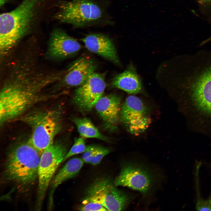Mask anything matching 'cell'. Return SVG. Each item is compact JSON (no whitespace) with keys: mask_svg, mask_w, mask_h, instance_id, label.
<instances>
[{"mask_svg":"<svg viewBox=\"0 0 211 211\" xmlns=\"http://www.w3.org/2000/svg\"><path fill=\"white\" fill-rule=\"evenodd\" d=\"M211 40V36L201 42L200 44V46H202Z\"/></svg>","mask_w":211,"mask_h":211,"instance_id":"cell-25","label":"cell"},{"mask_svg":"<svg viewBox=\"0 0 211 211\" xmlns=\"http://www.w3.org/2000/svg\"><path fill=\"white\" fill-rule=\"evenodd\" d=\"M73 122L81 137L83 138H95L109 142V138L101 134L91 120L86 118H75Z\"/></svg>","mask_w":211,"mask_h":211,"instance_id":"cell-18","label":"cell"},{"mask_svg":"<svg viewBox=\"0 0 211 211\" xmlns=\"http://www.w3.org/2000/svg\"><path fill=\"white\" fill-rule=\"evenodd\" d=\"M87 148L83 138H75L74 144L66 155L63 162L74 155L83 153Z\"/></svg>","mask_w":211,"mask_h":211,"instance_id":"cell-19","label":"cell"},{"mask_svg":"<svg viewBox=\"0 0 211 211\" xmlns=\"http://www.w3.org/2000/svg\"><path fill=\"white\" fill-rule=\"evenodd\" d=\"M98 147L92 145L87 146L86 149L83 153L81 158L85 163L89 164Z\"/></svg>","mask_w":211,"mask_h":211,"instance_id":"cell-22","label":"cell"},{"mask_svg":"<svg viewBox=\"0 0 211 211\" xmlns=\"http://www.w3.org/2000/svg\"><path fill=\"white\" fill-rule=\"evenodd\" d=\"M110 152V150L108 148L98 146L89 164L94 166L98 165L100 162L103 158Z\"/></svg>","mask_w":211,"mask_h":211,"instance_id":"cell-21","label":"cell"},{"mask_svg":"<svg viewBox=\"0 0 211 211\" xmlns=\"http://www.w3.org/2000/svg\"><path fill=\"white\" fill-rule=\"evenodd\" d=\"M96 66L92 59L82 57L72 64L64 76L62 83L70 87L79 86L94 72Z\"/></svg>","mask_w":211,"mask_h":211,"instance_id":"cell-14","label":"cell"},{"mask_svg":"<svg viewBox=\"0 0 211 211\" xmlns=\"http://www.w3.org/2000/svg\"><path fill=\"white\" fill-rule=\"evenodd\" d=\"M5 1L6 0H0V5H3L5 3Z\"/></svg>","mask_w":211,"mask_h":211,"instance_id":"cell-26","label":"cell"},{"mask_svg":"<svg viewBox=\"0 0 211 211\" xmlns=\"http://www.w3.org/2000/svg\"><path fill=\"white\" fill-rule=\"evenodd\" d=\"M120 121L130 133L138 135L148 128L151 119L147 108L141 100L130 96L121 106Z\"/></svg>","mask_w":211,"mask_h":211,"instance_id":"cell-10","label":"cell"},{"mask_svg":"<svg viewBox=\"0 0 211 211\" xmlns=\"http://www.w3.org/2000/svg\"><path fill=\"white\" fill-rule=\"evenodd\" d=\"M158 179L157 175L147 165L129 161L122 164L114 184L116 186L126 187L146 195L152 190Z\"/></svg>","mask_w":211,"mask_h":211,"instance_id":"cell-8","label":"cell"},{"mask_svg":"<svg viewBox=\"0 0 211 211\" xmlns=\"http://www.w3.org/2000/svg\"><path fill=\"white\" fill-rule=\"evenodd\" d=\"M41 155L28 140L12 145L7 152L4 164V181L22 189L33 185L38 179Z\"/></svg>","mask_w":211,"mask_h":211,"instance_id":"cell-3","label":"cell"},{"mask_svg":"<svg viewBox=\"0 0 211 211\" xmlns=\"http://www.w3.org/2000/svg\"><path fill=\"white\" fill-rule=\"evenodd\" d=\"M61 115L56 109H37L29 110L18 118L30 128L28 140L41 154L60 131Z\"/></svg>","mask_w":211,"mask_h":211,"instance_id":"cell-5","label":"cell"},{"mask_svg":"<svg viewBox=\"0 0 211 211\" xmlns=\"http://www.w3.org/2000/svg\"><path fill=\"white\" fill-rule=\"evenodd\" d=\"M68 145L54 141L41 154L38 169V185L36 209H41L47 190L60 164L68 151Z\"/></svg>","mask_w":211,"mask_h":211,"instance_id":"cell-7","label":"cell"},{"mask_svg":"<svg viewBox=\"0 0 211 211\" xmlns=\"http://www.w3.org/2000/svg\"><path fill=\"white\" fill-rule=\"evenodd\" d=\"M81 47L80 44L75 39L63 30L57 29L50 35L47 54L51 59H63L75 54Z\"/></svg>","mask_w":211,"mask_h":211,"instance_id":"cell-12","label":"cell"},{"mask_svg":"<svg viewBox=\"0 0 211 211\" xmlns=\"http://www.w3.org/2000/svg\"><path fill=\"white\" fill-rule=\"evenodd\" d=\"M106 86L104 74L94 72L75 90L73 103L81 111L89 112L102 96Z\"/></svg>","mask_w":211,"mask_h":211,"instance_id":"cell-11","label":"cell"},{"mask_svg":"<svg viewBox=\"0 0 211 211\" xmlns=\"http://www.w3.org/2000/svg\"><path fill=\"white\" fill-rule=\"evenodd\" d=\"M85 163L82 158H74L69 160L54 176L50 184L49 207H52L55 190L62 183L73 178L79 172Z\"/></svg>","mask_w":211,"mask_h":211,"instance_id":"cell-17","label":"cell"},{"mask_svg":"<svg viewBox=\"0 0 211 211\" xmlns=\"http://www.w3.org/2000/svg\"><path fill=\"white\" fill-rule=\"evenodd\" d=\"M111 84L113 87L131 94L141 93L143 89L141 78L131 64L124 72L115 76Z\"/></svg>","mask_w":211,"mask_h":211,"instance_id":"cell-16","label":"cell"},{"mask_svg":"<svg viewBox=\"0 0 211 211\" xmlns=\"http://www.w3.org/2000/svg\"><path fill=\"white\" fill-rule=\"evenodd\" d=\"M82 204L79 208L80 211H108L102 205L94 202L84 199L82 202Z\"/></svg>","mask_w":211,"mask_h":211,"instance_id":"cell-20","label":"cell"},{"mask_svg":"<svg viewBox=\"0 0 211 211\" xmlns=\"http://www.w3.org/2000/svg\"><path fill=\"white\" fill-rule=\"evenodd\" d=\"M199 3L204 6L211 5V0H197Z\"/></svg>","mask_w":211,"mask_h":211,"instance_id":"cell-24","label":"cell"},{"mask_svg":"<svg viewBox=\"0 0 211 211\" xmlns=\"http://www.w3.org/2000/svg\"><path fill=\"white\" fill-rule=\"evenodd\" d=\"M115 186L108 178L97 179L87 189L84 199L100 204L108 211L123 210L133 197Z\"/></svg>","mask_w":211,"mask_h":211,"instance_id":"cell-9","label":"cell"},{"mask_svg":"<svg viewBox=\"0 0 211 211\" xmlns=\"http://www.w3.org/2000/svg\"><path fill=\"white\" fill-rule=\"evenodd\" d=\"M121 99L115 94L102 96L95 108L102 120L105 127L110 130H115L120 120Z\"/></svg>","mask_w":211,"mask_h":211,"instance_id":"cell-13","label":"cell"},{"mask_svg":"<svg viewBox=\"0 0 211 211\" xmlns=\"http://www.w3.org/2000/svg\"><path fill=\"white\" fill-rule=\"evenodd\" d=\"M39 1L23 0L14 9L1 14V54L7 53L28 31Z\"/></svg>","mask_w":211,"mask_h":211,"instance_id":"cell-4","label":"cell"},{"mask_svg":"<svg viewBox=\"0 0 211 211\" xmlns=\"http://www.w3.org/2000/svg\"><path fill=\"white\" fill-rule=\"evenodd\" d=\"M81 40L90 51L114 63L120 64L113 43L108 36L100 33L92 34L87 35Z\"/></svg>","mask_w":211,"mask_h":211,"instance_id":"cell-15","label":"cell"},{"mask_svg":"<svg viewBox=\"0 0 211 211\" xmlns=\"http://www.w3.org/2000/svg\"><path fill=\"white\" fill-rule=\"evenodd\" d=\"M179 61L177 86L198 109L211 115V50L185 54Z\"/></svg>","mask_w":211,"mask_h":211,"instance_id":"cell-1","label":"cell"},{"mask_svg":"<svg viewBox=\"0 0 211 211\" xmlns=\"http://www.w3.org/2000/svg\"><path fill=\"white\" fill-rule=\"evenodd\" d=\"M56 76L39 82L22 80L19 78L6 82L0 93V124L18 118L38 103L55 97L46 94L45 88Z\"/></svg>","mask_w":211,"mask_h":211,"instance_id":"cell-2","label":"cell"},{"mask_svg":"<svg viewBox=\"0 0 211 211\" xmlns=\"http://www.w3.org/2000/svg\"><path fill=\"white\" fill-rule=\"evenodd\" d=\"M55 18L75 27L96 25L106 19V12L94 0H72L61 2Z\"/></svg>","mask_w":211,"mask_h":211,"instance_id":"cell-6","label":"cell"},{"mask_svg":"<svg viewBox=\"0 0 211 211\" xmlns=\"http://www.w3.org/2000/svg\"><path fill=\"white\" fill-rule=\"evenodd\" d=\"M195 208L198 210L211 211V195L207 199H204L203 201Z\"/></svg>","mask_w":211,"mask_h":211,"instance_id":"cell-23","label":"cell"}]
</instances>
